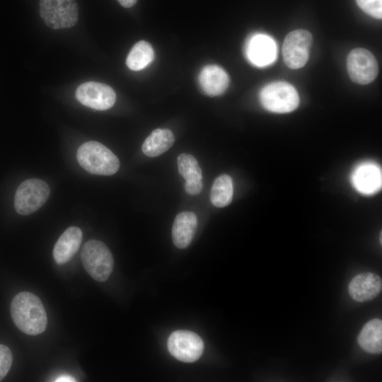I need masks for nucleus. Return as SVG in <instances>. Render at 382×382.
I'll use <instances>...</instances> for the list:
<instances>
[{
	"mask_svg": "<svg viewBox=\"0 0 382 382\" xmlns=\"http://www.w3.org/2000/svg\"><path fill=\"white\" fill-rule=\"evenodd\" d=\"M11 315L16 326L23 333L37 335L47 325V316L38 296L28 291L18 293L11 304Z\"/></svg>",
	"mask_w": 382,
	"mask_h": 382,
	"instance_id": "obj_1",
	"label": "nucleus"
},
{
	"mask_svg": "<svg viewBox=\"0 0 382 382\" xmlns=\"http://www.w3.org/2000/svg\"><path fill=\"white\" fill-rule=\"evenodd\" d=\"M76 158L79 165L91 174L111 175L120 168L118 158L108 147L96 141L81 144L77 150Z\"/></svg>",
	"mask_w": 382,
	"mask_h": 382,
	"instance_id": "obj_2",
	"label": "nucleus"
},
{
	"mask_svg": "<svg viewBox=\"0 0 382 382\" xmlns=\"http://www.w3.org/2000/svg\"><path fill=\"white\" fill-rule=\"evenodd\" d=\"M83 265L88 274L98 282H105L110 276L114 260L108 246L98 240L84 243L81 253Z\"/></svg>",
	"mask_w": 382,
	"mask_h": 382,
	"instance_id": "obj_3",
	"label": "nucleus"
},
{
	"mask_svg": "<svg viewBox=\"0 0 382 382\" xmlns=\"http://www.w3.org/2000/svg\"><path fill=\"white\" fill-rule=\"evenodd\" d=\"M260 100L262 106L270 112L286 113L297 108L299 96L291 84L275 81L262 88L260 93Z\"/></svg>",
	"mask_w": 382,
	"mask_h": 382,
	"instance_id": "obj_4",
	"label": "nucleus"
},
{
	"mask_svg": "<svg viewBox=\"0 0 382 382\" xmlns=\"http://www.w3.org/2000/svg\"><path fill=\"white\" fill-rule=\"evenodd\" d=\"M39 11L44 23L52 29L69 28L78 21L76 0H40Z\"/></svg>",
	"mask_w": 382,
	"mask_h": 382,
	"instance_id": "obj_5",
	"label": "nucleus"
},
{
	"mask_svg": "<svg viewBox=\"0 0 382 382\" xmlns=\"http://www.w3.org/2000/svg\"><path fill=\"white\" fill-rule=\"evenodd\" d=\"M49 185L43 180L30 178L22 182L14 197V208L21 215H29L38 210L47 200Z\"/></svg>",
	"mask_w": 382,
	"mask_h": 382,
	"instance_id": "obj_6",
	"label": "nucleus"
},
{
	"mask_svg": "<svg viewBox=\"0 0 382 382\" xmlns=\"http://www.w3.org/2000/svg\"><path fill=\"white\" fill-rule=\"evenodd\" d=\"M312 40V35L306 30H296L286 35L283 42L282 55L289 68L296 69L306 64Z\"/></svg>",
	"mask_w": 382,
	"mask_h": 382,
	"instance_id": "obj_7",
	"label": "nucleus"
},
{
	"mask_svg": "<svg viewBox=\"0 0 382 382\" xmlns=\"http://www.w3.org/2000/svg\"><path fill=\"white\" fill-rule=\"evenodd\" d=\"M170 354L183 362H194L203 354L204 342L196 333L184 330H175L168 340Z\"/></svg>",
	"mask_w": 382,
	"mask_h": 382,
	"instance_id": "obj_8",
	"label": "nucleus"
},
{
	"mask_svg": "<svg viewBox=\"0 0 382 382\" xmlns=\"http://www.w3.org/2000/svg\"><path fill=\"white\" fill-rule=\"evenodd\" d=\"M350 79L359 84H368L378 76V65L374 54L364 48L352 50L347 59Z\"/></svg>",
	"mask_w": 382,
	"mask_h": 382,
	"instance_id": "obj_9",
	"label": "nucleus"
},
{
	"mask_svg": "<svg viewBox=\"0 0 382 382\" xmlns=\"http://www.w3.org/2000/svg\"><path fill=\"white\" fill-rule=\"evenodd\" d=\"M76 97L82 105L97 110H106L116 100L115 91L110 86L96 82H85L78 86Z\"/></svg>",
	"mask_w": 382,
	"mask_h": 382,
	"instance_id": "obj_10",
	"label": "nucleus"
},
{
	"mask_svg": "<svg viewBox=\"0 0 382 382\" xmlns=\"http://www.w3.org/2000/svg\"><path fill=\"white\" fill-rule=\"evenodd\" d=\"M245 53L251 64L262 67L271 64L276 59L277 45L271 37L257 34L247 42Z\"/></svg>",
	"mask_w": 382,
	"mask_h": 382,
	"instance_id": "obj_11",
	"label": "nucleus"
},
{
	"mask_svg": "<svg viewBox=\"0 0 382 382\" xmlns=\"http://www.w3.org/2000/svg\"><path fill=\"white\" fill-rule=\"evenodd\" d=\"M381 279L373 272H362L349 282L348 291L356 301L364 302L374 299L381 291Z\"/></svg>",
	"mask_w": 382,
	"mask_h": 382,
	"instance_id": "obj_12",
	"label": "nucleus"
},
{
	"mask_svg": "<svg viewBox=\"0 0 382 382\" xmlns=\"http://www.w3.org/2000/svg\"><path fill=\"white\" fill-rule=\"evenodd\" d=\"M352 183L359 192L374 194L381 187V170L373 163H363L352 173Z\"/></svg>",
	"mask_w": 382,
	"mask_h": 382,
	"instance_id": "obj_13",
	"label": "nucleus"
},
{
	"mask_svg": "<svg viewBox=\"0 0 382 382\" xmlns=\"http://www.w3.org/2000/svg\"><path fill=\"white\" fill-rule=\"evenodd\" d=\"M83 233L76 226H70L59 236L53 249V257L59 265H63L74 256L82 242Z\"/></svg>",
	"mask_w": 382,
	"mask_h": 382,
	"instance_id": "obj_14",
	"label": "nucleus"
},
{
	"mask_svg": "<svg viewBox=\"0 0 382 382\" xmlns=\"http://www.w3.org/2000/svg\"><path fill=\"white\" fill-rule=\"evenodd\" d=\"M198 80L202 91L209 96L223 94L229 84L227 73L217 65H207L203 67Z\"/></svg>",
	"mask_w": 382,
	"mask_h": 382,
	"instance_id": "obj_15",
	"label": "nucleus"
},
{
	"mask_svg": "<svg viewBox=\"0 0 382 382\" xmlns=\"http://www.w3.org/2000/svg\"><path fill=\"white\" fill-rule=\"evenodd\" d=\"M197 226V219L192 212H182L175 218L172 228L174 245L180 248H187L191 243Z\"/></svg>",
	"mask_w": 382,
	"mask_h": 382,
	"instance_id": "obj_16",
	"label": "nucleus"
},
{
	"mask_svg": "<svg viewBox=\"0 0 382 382\" xmlns=\"http://www.w3.org/2000/svg\"><path fill=\"white\" fill-rule=\"evenodd\" d=\"M359 346L366 352L378 354L382 352V321L374 318L366 323L358 338Z\"/></svg>",
	"mask_w": 382,
	"mask_h": 382,
	"instance_id": "obj_17",
	"label": "nucleus"
},
{
	"mask_svg": "<svg viewBox=\"0 0 382 382\" xmlns=\"http://www.w3.org/2000/svg\"><path fill=\"white\" fill-rule=\"evenodd\" d=\"M175 137L168 129H156L144 141L141 149L149 157H156L168 151L173 144Z\"/></svg>",
	"mask_w": 382,
	"mask_h": 382,
	"instance_id": "obj_18",
	"label": "nucleus"
},
{
	"mask_svg": "<svg viewBox=\"0 0 382 382\" xmlns=\"http://www.w3.org/2000/svg\"><path fill=\"white\" fill-rule=\"evenodd\" d=\"M154 52L151 44L146 41L137 42L129 51L126 64L132 71H139L147 66L154 59Z\"/></svg>",
	"mask_w": 382,
	"mask_h": 382,
	"instance_id": "obj_19",
	"label": "nucleus"
},
{
	"mask_svg": "<svg viewBox=\"0 0 382 382\" xmlns=\"http://www.w3.org/2000/svg\"><path fill=\"white\" fill-rule=\"evenodd\" d=\"M233 187L231 178L223 174L217 177L211 189L210 200L216 207L228 205L233 198Z\"/></svg>",
	"mask_w": 382,
	"mask_h": 382,
	"instance_id": "obj_20",
	"label": "nucleus"
},
{
	"mask_svg": "<svg viewBox=\"0 0 382 382\" xmlns=\"http://www.w3.org/2000/svg\"><path fill=\"white\" fill-rule=\"evenodd\" d=\"M178 171L185 181L202 180V170L196 158L188 154L178 157Z\"/></svg>",
	"mask_w": 382,
	"mask_h": 382,
	"instance_id": "obj_21",
	"label": "nucleus"
},
{
	"mask_svg": "<svg viewBox=\"0 0 382 382\" xmlns=\"http://www.w3.org/2000/svg\"><path fill=\"white\" fill-rule=\"evenodd\" d=\"M366 13L377 19L382 18V0H356Z\"/></svg>",
	"mask_w": 382,
	"mask_h": 382,
	"instance_id": "obj_22",
	"label": "nucleus"
},
{
	"mask_svg": "<svg viewBox=\"0 0 382 382\" xmlns=\"http://www.w3.org/2000/svg\"><path fill=\"white\" fill-rule=\"evenodd\" d=\"M13 355L6 345H0V381L8 374L12 365Z\"/></svg>",
	"mask_w": 382,
	"mask_h": 382,
	"instance_id": "obj_23",
	"label": "nucleus"
},
{
	"mask_svg": "<svg viewBox=\"0 0 382 382\" xmlns=\"http://www.w3.org/2000/svg\"><path fill=\"white\" fill-rule=\"evenodd\" d=\"M203 187L202 180L186 181L185 189L187 193L196 195L201 192Z\"/></svg>",
	"mask_w": 382,
	"mask_h": 382,
	"instance_id": "obj_24",
	"label": "nucleus"
},
{
	"mask_svg": "<svg viewBox=\"0 0 382 382\" xmlns=\"http://www.w3.org/2000/svg\"><path fill=\"white\" fill-rule=\"evenodd\" d=\"M118 2L125 8H130L133 6L137 0H117Z\"/></svg>",
	"mask_w": 382,
	"mask_h": 382,
	"instance_id": "obj_25",
	"label": "nucleus"
},
{
	"mask_svg": "<svg viewBox=\"0 0 382 382\" xmlns=\"http://www.w3.org/2000/svg\"><path fill=\"white\" fill-rule=\"evenodd\" d=\"M55 381H59V382H62V381H75V380L69 376H67V375H63L61 377H59L57 378V380H55Z\"/></svg>",
	"mask_w": 382,
	"mask_h": 382,
	"instance_id": "obj_26",
	"label": "nucleus"
}]
</instances>
